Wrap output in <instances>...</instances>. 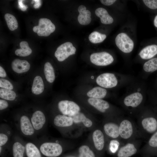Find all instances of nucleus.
<instances>
[{"label":"nucleus","mask_w":157,"mask_h":157,"mask_svg":"<svg viewBox=\"0 0 157 157\" xmlns=\"http://www.w3.org/2000/svg\"><path fill=\"white\" fill-rule=\"evenodd\" d=\"M4 17L8 26L10 31H13L17 28V21L14 16L9 13H6Z\"/></svg>","instance_id":"bb28decb"},{"label":"nucleus","mask_w":157,"mask_h":157,"mask_svg":"<svg viewBox=\"0 0 157 157\" xmlns=\"http://www.w3.org/2000/svg\"><path fill=\"white\" fill-rule=\"evenodd\" d=\"M59 110L65 115L68 116L79 112L80 108L75 102L67 100L60 101L58 104Z\"/></svg>","instance_id":"0eeeda50"},{"label":"nucleus","mask_w":157,"mask_h":157,"mask_svg":"<svg viewBox=\"0 0 157 157\" xmlns=\"http://www.w3.org/2000/svg\"><path fill=\"white\" fill-rule=\"evenodd\" d=\"M137 151L133 144L128 143L120 149L117 153V156L129 157L135 154Z\"/></svg>","instance_id":"6ab92c4d"},{"label":"nucleus","mask_w":157,"mask_h":157,"mask_svg":"<svg viewBox=\"0 0 157 157\" xmlns=\"http://www.w3.org/2000/svg\"><path fill=\"white\" fill-rule=\"evenodd\" d=\"M101 3L106 6H110L113 4L116 1L115 0H101Z\"/></svg>","instance_id":"ea45409f"},{"label":"nucleus","mask_w":157,"mask_h":157,"mask_svg":"<svg viewBox=\"0 0 157 157\" xmlns=\"http://www.w3.org/2000/svg\"><path fill=\"white\" fill-rule=\"evenodd\" d=\"M157 54V45L152 44L144 47L140 51L139 55L143 59H150Z\"/></svg>","instance_id":"ddd939ff"},{"label":"nucleus","mask_w":157,"mask_h":157,"mask_svg":"<svg viewBox=\"0 0 157 157\" xmlns=\"http://www.w3.org/2000/svg\"><path fill=\"white\" fill-rule=\"evenodd\" d=\"M25 147L27 157H41L40 151L34 144L31 142L27 143Z\"/></svg>","instance_id":"393cba45"},{"label":"nucleus","mask_w":157,"mask_h":157,"mask_svg":"<svg viewBox=\"0 0 157 157\" xmlns=\"http://www.w3.org/2000/svg\"><path fill=\"white\" fill-rule=\"evenodd\" d=\"M19 45L21 48L16 49L15 51L16 55L20 56H26L31 53L32 50L27 42L22 41L20 43Z\"/></svg>","instance_id":"b1692460"},{"label":"nucleus","mask_w":157,"mask_h":157,"mask_svg":"<svg viewBox=\"0 0 157 157\" xmlns=\"http://www.w3.org/2000/svg\"><path fill=\"white\" fill-rule=\"evenodd\" d=\"M68 116L71 117L73 122L76 123L82 122L85 126L90 127L92 124V121L89 118L86 117L84 114L79 112Z\"/></svg>","instance_id":"412c9836"},{"label":"nucleus","mask_w":157,"mask_h":157,"mask_svg":"<svg viewBox=\"0 0 157 157\" xmlns=\"http://www.w3.org/2000/svg\"><path fill=\"white\" fill-rule=\"evenodd\" d=\"M154 26L157 28V15H156L154 20Z\"/></svg>","instance_id":"a18cd8bd"},{"label":"nucleus","mask_w":157,"mask_h":157,"mask_svg":"<svg viewBox=\"0 0 157 157\" xmlns=\"http://www.w3.org/2000/svg\"><path fill=\"white\" fill-rule=\"evenodd\" d=\"M23 0H19L18 1L19 8L23 11L26 10L28 8V6L27 5H24L22 2Z\"/></svg>","instance_id":"58836bf2"},{"label":"nucleus","mask_w":157,"mask_h":157,"mask_svg":"<svg viewBox=\"0 0 157 157\" xmlns=\"http://www.w3.org/2000/svg\"><path fill=\"white\" fill-rule=\"evenodd\" d=\"M40 149L44 155L49 157H56L60 155L63 149L59 144L52 142H45L40 146Z\"/></svg>","instance_id":"7ed1b4c3"},{"label":"nucleus","mask_w":157,"mask_h":157,"mask_svg":"<svg viewBox=\"0 0 157 157\" xmlns=\"http://www.w3.org/2000/svg\"><path fill=\"white\" fill-rule=\"evenodd\" d=\"M6 73L3 68L1 66L0 67V76L4 78L6 76Z\"/></svg>","instance_id":"a19ab883"},{"label":"nucleus","mask_w":157,"mask_h":157,"mask_svg":"<svg viewBox=\"0 0 157 157\" xmlns=\"http://www.w3.org/2000/svg\"><path fill=\"white\" fill-rule=\"evenodd\" d=\"M33 1L35 2V3L34 5V8H39L41 4V1L39 0H34Z\"/></svg>","instance_id":"79ce46f5"},{"label":"nucleus","mask_w":157,"mask_h":157,"mask_svg":"<svg viewBox=\"0 0 157 157\" xmlns=\"http://www.w3.org/2000/svg\"><path fill=\"white\" fill-rule=\"evenodd\" d=\"M96 16L100 19L101 23L105 24H110L113 22V19L108 14L106 10L103 8H99L95 11Z\"/></svg>","instance_id":"f3484780"},{"label":"nucleus","mask_w":157,"mask_h":157,"mask_svg":"<svg viewBox=\"0 0 157 157\" xmlns=\"http://www.w3.org/2000/svg\"><path fill=\"white\" fill-rule=\"evenodd\" d=\"M79 157H95L93 152L86 145H83L79 148Z\"/></svg>","instance_id":"2f4dec72"},{"label":"nucleus","mask_w":157,"mask_h":157,"mask_svg":"<svg viewBox=\"0 0 157 157\" xmlns=\"http://www.w3.org/2000/svg\"><path fill=\"white\" fill-rule=\"evenodd\" d=\"M53 123L57 126L65 127L72 125L73 120L70 117L64 115H58L55 117Z\"/></svg>","instance_id":"2eb2a0df"},{"label":"nucleus","mask_w":157,"mask_h":157,"mask_svg":"<svg viewBox=\"0 0 157 157\" xmlns=\"http://www.w3.org/2000/svg\"><path fill=\"white\" fill-rule=\"evenodd\" d=\"M143 98L141 94L138 92H135L126 96L124 98V102L126 106L135 107L142 102Z\"/></svg>","instance_id":"9b49d317"},{"label":"nucleus","mask_w":157,"mask_h":157,"mask_svg":"<svg viewBox=\"0 0 157 157\" xmlns=\"http://www.w3.org/2000/svg\"><path fill=\"white\" fill-rule=\"evenodd\" d=\"M92 139L96 148L99 150H102L104 144V137L102 132L100 130H96L93 133Z\"/></svg>","instance_id":"a211bd4d"},{"label":"nucleus","mask_w":157,"mask_h":157,"mask_svg":"<svg viewBox=\"0 0 157 157\" xmlns=\"http://www.w3.org/2000/svg\"><path fill=\"white\" fill-rule=\"evenodd\" d=\"M96 82L99 86L105 88H111L115 87L117 84V79L113 73H104L98 76Z\"/></svg>","instance_id":"423d86ee"},{"label":"nucleus","mask_w":157,"mask_h":157,"mask_svg":"<svg viewBox=\"0 0 157 157\" xmlns=\"http://www.w3.org/2000/svg\"><path fill=\"white\" fill-rule=\"evenodd\" d=\"M0 87L10 90H12L13 89L12 84L8 80L3 78L0 79Z\"/></svg>","instance_id":"473e14b6"},{"label":"nucleus","mask_w":157,"mask_h":157,"mask_svg":"<svg viewBox=\"0 0 157 157\" xmlns=\"http://www.w3.org/2000/svg\"><path fill=\"white\" fill-rule=\"evenodd\" d=\"M55 29V25L49 19L41 18L39 21L38 25L33 27V31L41 36H48L53 32Z\"/></svg>","instance_id":"f257e3e1"},{"label":"nucleus","mask_w":157,"mask_h":157,"mask_svg":"<svg viewBox=\"0 0 157 157\" xmlns=\"http://www.w3.org/2000/svg\"><path fill=\"white\" fill-rule=\"evenodd\" d=\"M107 91L105 89L99 87L93 88L87 93V95L90 98L101 99L106 95Z\"/></svg>","instance_id":"5701e85b"},{"label":"nucleus","mask_w":157,"mask_h":157,"mask_svg":"<svg viewBox=\"0 0 157 157\" xmlns=\"http://www.w3.org/2000/svg\"><path fill=\"white\" fill-rule=\"evenodd\" d=\"M20 126L21 132L24 135L30 136L33 135L35 132L31 121L26 115H23L20 119Z\"/></svg>","instance_id":"1a4fd4ad"},{"label":"nucleus","mask_w":157,"mask_h":157,"mask_svg":"<svg viewBox=\"0 0 157 157\" xmlns=\"http://www.w3.org/2000/svg\"><path fill=\"white\" fill-rule=\"evenodd\" d=\"M16 96L15 92L11 90L3 88L0 89V97L3 99L12 101L15 99Z\"/></svg>","instance_id":"7c9ffc66"},{"label":"nucleus","mask_w":157,"mask_h":157,"mask_svg":"<svg viewBox=\"0 0 157 157\" xmlns=\"http://www.w3.org/2000/svg\"><path fill=\"white\" fill-rule=\"evenodd\" d=\"M44 72L47 81L50 83L53 82L55 79L54 70L51 64L46 62L44 66Z\"/></svg>","instance_id":"a878e982"},{"label":"nucleus","mask_w":157,"mask_h":157,"mask_svg":"<svg viewBox=\"0 0 157 157\" xmlns=\"http://www.w3.org/2000/svg\"><path fill=\"white\" fill-rule=\"evenodd\" d=\"M149 144L151 147H157V131L151 137L149 141Z\"/></svg>","instance_id":"c9c22d12"},{"label":"nucleus","mask_w":157,"mask_h":157,"mask_svg":"<svg viewBox=\"0 0 157 157\" xmlns=\"http://www.w3.org/2000/svg\"><path fill=\"white\" fill-rule=\"evenodd\" d=\"M8 140L7 135L3 133H1L0 134V146L4 145L6 144Z\"/></svg>","instance_id":"e433bc0d"},{"label":"nucleus","mask_w":157,"mask_h":157,"mask_svg":"<svg viewBox=\"0 0 157 157\" xmlns=\"http://www.w3.org/2000/svg\"><path fill=\"white\" fill-rule=\"evenodd\" d=\"M13 70L18 73H21L27 72L30 69V65L26 60L15 59L12 63Z\"/></svg>","instance_id":"f8f14e48"},{"label":"nucleus","mask_w":157,"mask_h":157,"mask_svg":"<svg viewBox=\"0 0 157 157\" xmlns=\"http://www.w3.org/2000/svg\"><path fill=\"white\" fill-rule=\"evenodd\" d=\"M44 89V85L42 78L39 76L34 78L32 85L31 90L35 94H39L42 93Z\"/></svg>","instance_id":"4be33fe9"},{"label":"nucleus","mask_w":157,"mask_h":157,"mask_svg":"<svg viewBox=\"0 0 157 157\" xmlns=\"http://www.w3.org/2000/svg\"><path fill=\"white\" fill-rule=\"evenodd\" d=\"M76 51V49L71 42H67L57 48L55 53V56L58 61H63L70 55L74 54Z\"/></svg>","instance_id":"20e7f679"},{"label":"nucleus","mask_w":157,"mask_h":157,"mask_svg":"<svg viewBox=\"0 0 157 157\" xmlns=\"http://www.w3.org/2000/svg\"><path fill=\"white\" fill-rule=\"evenodd\" d=\"M91 78L93 79V78H94V76H92L91 77Z\"/></svg>","instance_id":"de8ad7c7"},{"label":"nucleus","mask_w":157,"mask_h":157,"mask_svg":"<svg viewBox=\"0 0 157 157\" xmlns=\"http://www.w3.org/2000/svg\"><path fill=\"white\" fill-rule=\"evenodd\" d=\"M106 37L105 34H101L98 32L94 31L89 35V39L91 42L95 44L102 42Z\"/></svg>","instance_id":"c756f323"},{"label":"nucleus","mask_w":157,"mask_h":157,"mask_svg":"<svg viewBox=\"0 0 157 157\" xmlns=\"http://www.w3.org/2000/svg\"><path fill=\"white\" fill-rule=\"evenodd\" d=\"M88 101L90 104L102 113H104L109 108L108 103L101 99L90 98Z\"/></svg>","instance_id":"4468645a"},{"label":"nucleus","mask_w":157,"mask_h":157,"mask_svg":"<svg viewBox=\"0 0 157 157\" xmlns=\"http://www.w3.org/2000/svg\"><path fill=\"white\" fill-rule=\"evenodd\" d=\"M31 121L35 130H40L45 123V116L42 112L37 110L33 113Z\"/></svg>","instance_id":"6e6552de"},{"label":"nucleus","mask_w":157,"mask_h":157,"mask_svg":"<svg viewBox=\"0 0 157 157\" xmlns=\"http://www.w3.org/2000/svg\"><path fill=\"white\" fill-rule=\"evenodd\" d=\"M119 144V142L116 140H112L110 141L109 148L112 153H115L116 152Z\"/></svg>","instance_id":"f704fd0d"},{"label":"nucleus","mask_w":157,"mask_h":157,"mask_svg":"<svg viewBox=\"0 0 157 157\" xmlns=\"http://www.w3.org/2000/svg\"><path fill=\"white\" fill-rule=\"evenodd\" d=\"M8 106L7 102L4 100H0V110H2L7 108Z\"/></svg>","instance_id":"4c0bfd02"},{"label":"nucleus","mask_w":157,"mask_h":157,"mask_svg":"<svg viewBox=\"0 0 157 157\" xmlns=\"http://www.w3.org/2000/svg\"><path fill=\"white\" fill-rule=\"evenodd\" d=\"M119 135L124 139H127L132 135L133 129L131 123L128 120H124L119 126Z\"/></svg>","instance_id":"9d476101"},{"label":"nucleus","mask_w":157,"mask_h":157,"mask_svg":"<svg viewBox=\"0 0 157 157\" xmlns=\"http://www.w3.org/2000/svg\"><path fill=\"white\" fill-rule=\"evenodd\" d=\"M142 1L149 8L152 10L157 9V0H143Z\"/></svg>","instance_id":"72a5a7b5"},{"label":"nucleus","mask_w":157,"mask_h":157,"mask_svg":"<svg viewBox=\"0 0 157 157\" xmlns=\"http://www.w3.org/2000/svg\"><path fill=\"white\" fill-rule=\"evenodd\" d=\"M33 2H34V1L33 0L31 2V3L32 4H33Z\"/></svg>","instance_id":"49530a36"},{"label":"nucleus","mask_w":157,"mask_h":157,"mask_svg":"<svg viewBox=\"0 0 157 157\" xmlns=\"http://www.w3.org/2000/svg\"><path fill=\"white\" fill-rule=\"evenodd\" d=\"M86 10V7L84 6L83 5L80 6L78 8V10L79 13L82 12Z\"/></svg>","instance_id":"37998d69"},{"label":"nucleus","mask_w":157,"mask_h":157,"mask_svg":"<svg viewBox=\"0 0 157 157\" xmlns=\"http://www.w3.org/2000/svg\"><path fill=\"white\" fill-rule=\"evenodd\" d=\"M115 44L117 47L124 53H128L131 52L134 47L133 40L126 33H120L115 38Z\"/></svg>","instance_id":"f03ea898"},{"label":"nucleus","mask_w":157,"mask_h":157,"mask_svg":"<svg viewBox=\"0 0 157 157\" xmlns=\"http://www.w3.org/2000/svg\"><path fill=\"white\" fill-rule=\"evenodd\" d=\"M142 124L144 129L148 133H153L157 129V121L154 117H149L143 119Z\"/></svg>","instance_id":"dca6fc26"},{"label":"nucleus","mask_w":157,"mask_h":157,"mask_svg":"<svg viewBox=\"0 0 157 157\" xmlns=\"http://www.w3.org/2000/svg\"><path fill=\"white\" fill-rule=\"evenodd\" d=\"M104 129L105 133L109 136L115 138L119 135V126L113 123H109L104 126Z\"/></svg>","instance_id":"aec40b11"},{"label":"nucleus","mask_w":157,"mask_h":157,"mask_svg":"<svg viewBox=\"0 0 157 157\" xmlns=\"http://www.w3.org/2000/svg\"><path fill=\"white\" fill-rule=\"evenodd\" d=\"M143 68L147 72H153L157 70V58H152L146 62Z\"/></svg>","instance_id":"c85d7f7f"},{"label":"nucleus","mask_w":157,"mask_h":157,"mask_svg":"<svg viewBox=\"0 0 157 157\" xmlns=\"http://www.w3.org/2000/svg\"><path fill=\"white\" fill-rule=\"evenodd\" d=\"M92 63L99 66H104L112 63L114 61L113 56L109 53L105 52L94 53L90 57Z\"/></svg>","instance_id":"39448f33"},{"label":"nucleus","mask_w":157,"mask_h":157,"mask_svg":"<svg viewBox=\"0 0 157 157\" xmlns=\"http://www.w3.org/2000/svg\"><path fill=\"white\" fill-rule=\"evenodd\" d=\"M85 12L86 14L85 16L90 17L91 16V13L89 10H86L85 11Z\"/></svg>","instance_id":"c03bdc74"},{"label":"nucleus","mask_w":157,"mask_h":157,"mask_svg":"<svg viewBox=\"0 0 157 157\" xmlns=\"http://www.w3.org/2000/svg\"><path fill=\"white\" fill-rule=\"evenodd\" d=\"M25 149V147L21 143L18 142H15L13 146V157H23Z\"/></svg>","instance_id":"cd10ccee"}]
</instances>
